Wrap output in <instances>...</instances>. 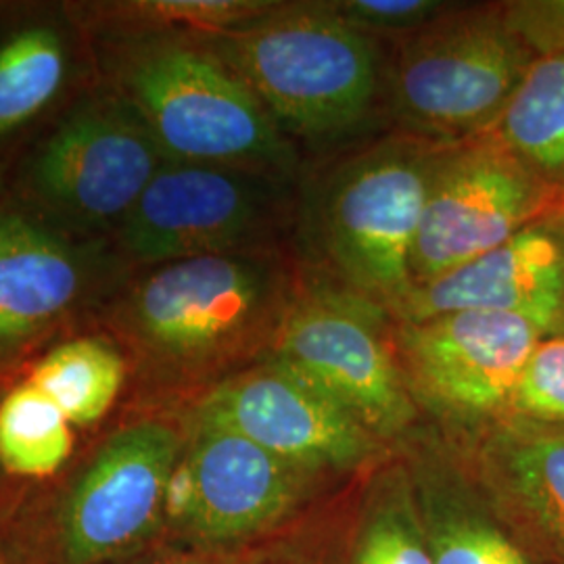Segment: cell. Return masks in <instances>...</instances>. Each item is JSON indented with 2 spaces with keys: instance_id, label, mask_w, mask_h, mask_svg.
<instances>
[{
  "instance_id": "cell-1",
  "label": "cell",
  "mask_w": 564,
  "mask_h": 564,
  "mask_svg": "<svg viewBox=\"0 0 564 564\" xmlns=\"http://www.w3.org/2000/svg\"><path fill=\"white\" fill-rule=\"evenodd\" d=\"M303 279L293 249L162 263L123 286L107 324L147 375L199 398L270 358Z\"/></svg>"
},
{
  "instance_id": "cell-2",
  "label": "cell",
  "mask_w": 564,
  "mask_h": 564,
  "mask_svg": "<svg viewBox=\"0 0 564 564\" xmlns=\"http://www.w3.org/2000/svg\"><path fill=\"white\" fill-rule=\"evenodd\" d=\"M442 147L393 130L302 178L295 253L303 265L398 318L414 293V247Z\"/></svg>"
},
{
  "instance_id": "cell-3",
  "label": "cell",
  "mask_w": 564,
  "mask_h": 564,
  "mask_svg": "<svg viewBox=\"0 0 564 564\" xmlns=\"http://www.w3.org/2000/svg\"><path fill=\"white\" fill-rule=\"evenodd\" d=\"M202 39L297 147L354 139L384 109L381 42L354 30L328 2H274L260 18Z\"/></svg>"
},
{
  "instance_id": "cell-4",
  "label": "cell",
  "mask_w": 564,
  "mask_h": 564,
  "mask_svg": "<svg viewBox=\"0 0 564 564\" xmlns=\"http://www.w3.org/2000/svg\"><path fill=\"white\" fill-rule=\"evenodd\" d=\"M118 95L141 116L165 162L303 178L302 149L202 36L132 39L118 67Z\"/></svg>"
},
{
  "instance_id": "cell-5",
  "label": "cell",
  "mask_w": 564,
  "mask_h": 564,
  "mask_svg": "<svg viewBox=\"0 0 564 564\" xmlns=\"http://www.w3.org/2000/svg\"><path fill=\"white\" fill-rule=\"evenodd\" d=\"M535 55L505 4H466L393 42L384 109L395 132L456 144L494 128Z\"/></svg>"
},
{
  "instance_id": "cell-6",
  "label": "cell",
  "mask_w": 564,
  "mask_h": 564,
  "mask_svg": "<svg viewBox=\"0 0 564 564\" xmlns=\"http://www.w3.org/2000/svg\"><path fill=\"white\" fill-rule=\"evenodd\" d=\"M300 182L165 162L116 228L121 258L147 270L202 256L295 251Z\"/></svg>"
},
{
  "instance_id": "cell-7",
  "label": "cell",
  "mask_w": 564,
  "mask_h": 564,
  "mask_svg": "<svg viewBox=\"0 0 564 564\" xmlns=\"http://www.w3.org/2000/svg\"><path fill=\"white\" fill-rule=\"evenodd\" d=\"M395 318L383 305L305 268L270 354L341 403L384 445L419 431L421 410L395 354Z\"/></svg>"
},
{
  "instance_id": "cell-8",
  "label": "cell",
  "mask_w": 564,
  "mask_h": 564,
  "mask_svg": "<svg viewBox=\"0 0 564 564\" xmlns=\"http://www.w3.org/2000/svg\"><path fill=\"white\" fill-rule=\"evenodd\" d=\"M186 429L160 416L111 433L63 491L57 564H116L141 554L167 524Z\"/></svg>"
},
{
  "instance_id": "cell-9",
  "label": "cell",
  "mask_w": 564,
  "mask_h": 564,
  "mask_svg": "<svg viewBox=\"0 0 564 564\" xmlns=\"http://www.w3.org/2000/svg\"><path fill=\"white\" fill-rule=\"evenodd\" d=\"M544 335L505 312L463 310L395 321V354L412 400L456 433L506 419L517 381Z\"/></svg>"
},
{
  "instance_id": "cell-10",
  "label": "cell",
  "mask_w": 564,
  "mask_h": 564,
  "mask_svg": "<svg viewBox=\"0 0 564 564\" xmlns=\"http://www.w3.org/2000/svg\"><path fill=\"white\" fill-rule=\"evenodd\" d=\"M188 423L232 431L316 479L370 470L391 454L341 403L272 358L203 391Z\"/></svg>"
},
{
  "instance_id": "cell-11",
  "label": "cell",
  "mask_w": 564,
  "mask_h": 564,
  "mask_svg": "<svg viewBox=\"0 0 564 564\" xmlns=\"http://www.w3.org/2000/svg\"><path fill=\"white\" fill-rule=\"evenodd\" d=\"M316 481L232 431L186 423L165 529L203 550L258 544L289 521Z\"/></svg>"
},
{
  "instance_id": "cell-12",
  "label": "cell",
  "mask_w": 564,
  "mask_h": 564,
  "mask_svg": "<svg viewBox=\"0 0 564 564\" xmlns=\"http://www.w3.org/2000/svg\"><path fill=\"white\" fill-rule=\"evenodd\" d=\"M561 205L491 132L444 144L414 247V291L475 262Z\"/></svg>"
},
{
  "instance_id": "cell-13",
  "label": "cell",
  "mask_w": 564,
  "mask_h": 564,
  "mask_svg": "<svg viewBox=\"0 0 564 564\" xmlns=\"http://www.w3.org/2000/svg\"><path fill=\"white\" fill-rule=\"evenodd\" d=\"M165 163L121 95L82 102L42 142L25 170L30 197L61 223L120 226Z\"/></svg>"
},
{
  "instance_id": "cell-14",
  "label": "cell",
  "mask_w": 564,
  "mask_h": 564,
  "mask_svg": "<svg viewBox=\"0 0 564 564\" xmlns=\"http://www.w3.org/2000/svg\"><path fill=\"white\" fill-rule=\"evenodd\" d=\"M463 310L505 312L544 337L564 335V220L550 216L531 224L475 262L419 286L395 321Z\"/></svg>"
},
{
  "instance_id": "cell-15",
  "label": "cell",
  "mask_w": 564,
  "mask_h": 564,
  "mask_svg": "<svg viewBox=\"0 0 564 564\" xmlns=\"http://www.w3.org/2000/svg\"><path fill=\"white\" fill-rule=\"evenodd\" d=\"M449 440L506 523L547 563L564 564V426L506 416Z\"/></svg>"
},
{
  "instance_id": "cell-16",
  "label": "cell",
  "mask_w": 564,
  "mask_h": 564,
  "mask_svg": "<svg viewBox=\"0 0 564 564\" xmlns=\"http://www.w3.org/2000/svg\"><path fill=\"white\" fill-rule=\"evenodd\" d=\"M435 564H550L506 523L447 435L400 445Z\"/></svg>"
},
{
  "instance_id": "cell-17",
  "label": "cell",
  "mask_w": 564,
  "mask_h": 564,
  "mask_svg": "<svg viewBox=\"0 0 564 564\" xmlns=\"http://www.w3.org/2000/svg\"><path fill=\"white\" fill-rule=\"evenodd\" d=\"M90 276V258L59 230L0 209V364L65 323L84 302Z\"/></svg>"
},
{
  "instance_id": "cell-18",
  "label": "cell",
  "mask_w": 564,
  "mask_h": 564,
  "mask_svg": "<svg viewBox=\"0 0 564 564\" xmlns=\"http://www.w3.org/2000/svg\"><path fill=\"white\" fill-rule=\"evenodd\" d=\"M489 132L556 202H564V53L531 61Z\"/></svg>"
},
{
  "instance_id": "cell-19",
  "label": "cell",
  "mask_w": 564,
  "mask_h": 564,
  "mask_svg": "<svg viewBox=\"0 0 564 564\" xmlns=\"http://www.w3.org/2000/svg\"><path fill=\"white\" fill-rule=\"evenodd\" d=\"M349 564H435L402 454L368 470Z\"/></svg>"
},
{
  "instance_id": "cell-20",
  "label": "cell",
  "mask_w": 564,
  "mask_h": 564,
  "mask_svg": "<svg viewBox=\"0 0 564 564\" xmlns=\"http://www.w3.org/2000/svg\"><path fill=\"white\" fill-rule=\"evenodd\" d=\"M128 362L107 337H76L48 349L30 370V383L76 426L102 421L118 402Z\"/></svg>"
},
{
  "instance_id": "cell-21",
  "label": "cell",
  "mask_w": 564,
  "mask_h": 564,
  "mask_svg": "<svg viewBox=\"0 0 564 564\" xmlns=\"http://www.w3.org/2000/svg\"><path fill=\"white\" fill-rule=\"evenodd\" d=\"M74 424L30 381L0 400V466L23 479L55 475L74 452Z\"/></svg>"
},
{
  "instance_id": "cell-22",
  "label": "cell",
  "mask_w": 564,
  "mask_h": 564,
  "mask_svg": "<svg viewBox=\"0 0 564 564\" xmlns=\"http://www.w3.org/2000/svg\"><path fill=\"white\" fill-rule=\"evenodd\" d=\"M65 69L63 41L48 25L25 28L0 46V137L20 130L57 97Z\"/></svg>"
},
{
  "instance_id": "cell-23",
  "label": "cell",
  "mask_w": 564,
  "mask_h": 564,
  "mask_svg": "<svg viewBox=\"0 0 564 564\" xmlns=\"http://www.w3.org/2000/svg\"><path fill=\"white\" fill-rule=\"evenodd\" d=\"M274 2L265 0H139L99 4L93 25L120 30L132 39L158 34L218 36L260 18Z\"/></svg>"
},
{
  "instance_id": "cell-24",
  "label": "cell",
  "mask_w": 564,
  "mask_h": 564,
  "mask_svg": "<svg viewBox=\"0 0 564 564\" xmlns=\"http://www.w3.org/2000/svg\"><path fill=\"white\" fill-rule=\"evenodd\" d=\"M506 416L564 426V335L544 337L535 345L512 391Z\"/></svg>"
},
{
  "instance_id": "cell-25",
  "label": "cell",
  "mask_w": 564,
  "mask_h": 564,
  "mask_svg": "<svg viewBox=\"0 0 564 564\" xmlns=\"http://www.w3.org/2000/svg\"><path fill=\"white\" fill-rule=\"evenodd\" d=\"M333 11L354 30L379 42H395L458 7L444 0H330Z\"/></svg>"
},
{
  "instance_id": "cell-26",
  "label": "cell",
  "mask_w": 564,
  "mask_h": 564,
  "mask_svg": "<svg viewBox=\"0 0 564 564\" xmlns=\"http://www.w3.org/2000/svg\"><path fill=\"white\" fill-rule=\"evenodd\" d=\"M505 15L535 57L564 53V2H506Z\"/></svg>"
},
{
  "instance_id": "cell-27",
  "label": "cell",
  "mask_w": 564,
  "mask_h": 564,
  "mask_svg": "<svg viewBox=\"0 0 564 564\" xmlns=\"http://www.w3.org/2000/svg\"><path fill=\"white\" fill-rule=\"evenodd\" d=\"M116 564H305L286 547H262L251 544L230 550H172L163 554H137Z\"/></svg>"
}]
</instances>
